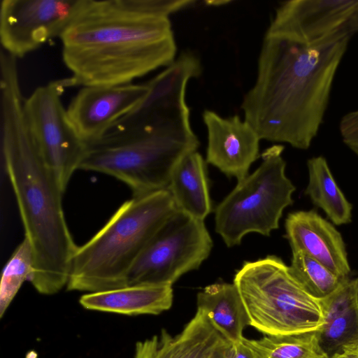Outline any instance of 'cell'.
<instances>
[{"instance_id": "7a4b0ae2", "label": "cell", "mask_w": 358, "mask_h": 358, "mask_svg": "<svg viewBox=\"0 0 358 358\" xmlns=\"http://www.w3.org/2000/svg\"><path fill=\"white\" fill-rule=\"evenodd\" d=\"M20 86L1 87V152L34 255L29 281L43 294L67 285L78 246L68 227L62 207L64 192L43 159L24 113Z\"/></svg>"}, {"instance_id": "ac0fdd59", "label": "cell", "mask_w": 358, "mask_h": 358, "mask_svg": "<svg viewBox=\"0 0 358 358\" xmlns=\"http://www.w3.org/2000/svg\"><path fill=\"white\" fill-rule=\"evenodd\" d=\"M206 171L200 153L192 152L175 168L166 188L178 210L203 221L212 210Z\"/></svg>"}, {"instance_id": "5b68a950", "label": "cell", "mask_w": 358, "mask_h": 358, "mask_svg": "<svg viewBox=\"0 0 358 358\" xmlns=\"http://www.w3.org/2000/svg\"><path fill=\"white\" fill-rule=\"evenodd\" d=\"M199 146L189 119L110 130L86 145L79 169L114 177L139 196L166 189L179 162Z\"/></svg>"}, {"instance_id": "30bf717a", "label": "cell", "mask_w": 358, "mask_h": 358, "mask_svg": "<svg viewBox=\"0 0 358 358\" xmlns=\"http://www.w3.org/2000/svg\"><path fill=\"white\" fill-rule=\"evenodd\" d=\"M85 0H3L0 6L1 48L16 58L60 36Z\"/></svg>"}, {"instance_id": "ba28073f", "label": "cell", "mask_w": 358, "mask_h": 358, "mask_svg": "<svg viewBox=\"0 0 358 358\" xmlns=\"http://www.w3.org/2000/svg\"><path fill=\"white\" fill-rule=\"evenodd\" d=\"M213 241L204 222L176 209L138 255L125 286L171 285L199 268L209 256Z\"/></svg>"}, {"instance_id": "6da1fadb", "label": "cell", "mask_w": 358, "mask_h": 358, "mask_svg": "<svg viewBox=\"0 0 358 358\" xmlns=\"http://www.w3.org/2000/svg\"><path fill=\"white\" fill-rule=\"evenodd\" d=\"M350 34L344 27L312 44L268 28L257 76L245 95V121L260 139L307 150L317 135Z\"/></svg>"}, {"instance_id": "8992f818", "label": "cell", "mask_w": 358, "mask_h": 358, "mask_svg": "<svg viewBox=\"0 0 358 358\" xmlns=\"http://www.w3.org/2000/svg\"><path fill=\"white\" fill-rule=\"evenodd\" d=\"M234 283L250 325L266 335L314 332L324 324L319 299L297 283L289 266L278 257L245 262L236 273Z\"/></svg>"}, {"instance_id": "3957f363", "label": "cell", "mask_w": 358, "mask_h": 358, "mask_svg": "<svg viewBox=\"0 0 358 358\" xmlns=\"http://www.w3.org/2000/svg\"><path fill=\"white\" fill-rule=\"evenodd\" d=\"M59 38L72 73L66 87L129 84L168 66L176 53L169 17L138 13L125 0H85Z\"/></svg>"}, {"instance_id": "484cf974", "label": "cell", "mask_w": 358, "mask_h": 358, "mask_svg": "<svg viewBox=\"0 0 358 358\" xmlns=\"http://www.w3.org/2000/svg\"><path fill=\"white\" fill-rule=\"evenodd\" d=\"M345 27L350 34L358 31V6L346 23Z\"/></svg>"}, {"instance_id": "8fae6325", "label": "cell", "mask_w": 358, "mask_h": 358, "mask_svg": "<svg viewBox=\"0 0 358 358\" xmlns=\"http://www.w3.org/2000/svg\"><path fill=\"white\" fill-rule=\"evenodd\" d=\"M145 84L83 87L66 108L69 120L86 144L101 139L146 96Z\"/></svg>"}, {"instance_id": "4316f807", "label": "cell", "mask_w": 358, "mask_h": 358, "mask_svg": "<svg viewBox=\"0 0 358 358\" xmlns=\"http://www.w3.org/2000/svg\"><path fill=\"white\" fill-rule=\"evenodd\" d=\"M355 304L358 313V278L355 279Z\"/></svg>"}, {"instance_id": "2e32d148", "label": "cell", "mask_w": 358, "mask_h": 358, "mask_svg": "<svg viewBox=\"0 0 358 358\" xmlns=\"http://www.w3.org/2000/svg\"><path fill=\"white\" fill-rule=\"evenodd\" d=\"M88 310L127 315H157L173 302L171 285H131L89 292L79 300Z\"/></svg>"}, {"instance_id": "d6986e66", "label": "cell", "mask_w": 358, "mask_h": 358, "mask_svg": "<svg viewBox=\"0 0 358 358\" xmlns=\"http://www.w3.org/2000/svg\"><path fill=\"white\" fill-rule=\"evenodd\" d=\"M197 309L204 311L215 327L230 343L241 341L250 319L240 292L233 283L206 287L197 296Z\"/></svg>"}, {"instance_id": "7402d4cb", "label": "cell", "mask_w": 358, "mask_h": 358, "mask_svg": "<svg viewBox=\"0 0 358 358\" xmlns=\"http://www.w3.org/2000/svg\"><path fill=\"white\" fill-rule=\"evenodd\" d=\"M289 269L297 283L317 299L330 294L345 280L316 259L300 251L292 252Z\"/></svg>"}, {"instance_id": "ffe728a7", "label": "cell", "mask_w": 358, "mask_h": 358, "mask_svg": "<svg viewBox=\"0 0 358 358\" xmlns=\"http://www.w3.org/2000/svg\"><path fill=\"white\" fill-rule=\"evenodd\" d=\"M308 183L305 194L335 225L352 221V206L337 185L326 159L314 157L307 162Z\"/></svg>"}, {"instance_id": "9a60e30c", "label": "cell", "mask_w": 358, "mask_h": 358, "mask_svg": "<svg viewBox=\"0 0 358 358\" xmlns=\"http://www.w3.org/2000/svg\"><path fill=\"white\" fill-rule=\"evenodd\" d=\"M231 343L206 313L197 309L194 317L176 336L163 329L159 336L136 343L134 358H219Z\"/></svg>"}, {"instance_id": "5bb4252c", "label": "cell", "mask_w": 358, "mask_h": 358, "mask_svg": "<svg viewBox=\"0 0 358 358\" xmlns=\"http://www.w3.org/2000/svg\"><path fill=\"white\" fill-rule=\"evenodd\" d=\"M285 227L292 252H302L340 278H348L351 270L345 242L331 222L315 210H299L287 215Z\"/></svg>"}, {"instance_id": "f546056e", "label": "cell", "mask_w": 358, "mask_h": 358, "mask_svg": "<svg viewBox=\"0 0 358 358\" xmlns=\"http://www.w3.org/2000/svg\"><path fill=\"white\" fill-rule=\"evenodd\" d=\"M324 358H329V357H324Z\"/></svg>"}, {"instance_id": "277c9868", "label": "cell", "mask_w": 358, "mask_h": 358, "mask_svg": "<svg viewBox=\"0 0 358 358\" xmlns=\"http://www.w3.org/2000/svg\"><path fill=\"white\" fill-rule=\"evenodd\" d=\"M176 209L167 189L123 203L94 236L78 246L67 289L95 292L124 287L131 266Z\"/></svg>"}, {"instance_id": "83f0119b", "label": "cell", "mask_w": 358, "mask_h": 358, "mask_svg": "<svg viewBox=\"0 0 358 358\" xmlns=\"http://www.w3.org/2000/svg\"><path fill=\"white\" fill-rule=\"evenodd\" d=\"M352 344H357L358 345V336L357 338H356V340L354 341V343ZM352 345V344H350Z\"/></svg>"}, {"instance_id": "9c48e42d", "label": "cell", "mask_w": 358, "mask_h": 358, "mask_svg": "<svg viewBox=\"0 0 358 358\" xmlns=\"http://www.w3.org/2000/svg\"><path fill=\"white\" fill-rule=\"evenodd\" d=\"M64 80L37 87L24 100V113L30 131L47 164L65 191L79 169L86 144L71 124L61 101Z\"/></svg>"}, {"instance_id": "d4e9b609", "label": "cell", "mask_w": 358, "mask_h": 358, "mask_svg": "<svg viewBox=\"0 0 358 358\" xmlns=\"http://www.w3.org/2000/svg\"><path fill=\"white\" fill-rule=\"evenodd\" d=\"M330 358H358V345H345L339 352L334 353Z\"/></svg>"}, {"instance_id": "44dd1931", "label": "cell", "mask_w": 358, "mask_h": 358, "mask_svg": "<svg viewBox=\"0 0 358 358\" xmlns=\"http://www.w3.org/2000/svg\"><path fill=\"white\" fill-rule=\"evenodd\" d=\"M243 341L252 350L255 358L329 357L320 344L317 331L267 335L258 340L243 338Z\"/></svg>"}, {"instance_id": "cb8c5ba5", "label": "cell", "mask_w": 358, "mask_h": 358, "mask_svg": "<svg viewBox=\"0 0 358 358\" xmlns=\"http://www.w3.org/2000/svg\"><path fill=\"white\" fill-rule=\"evenodd\" d=\"M219 358H255V357L252 350L242 340L231 343L222 351Z\"/></svg>"}, {"instance_id": "e0dca14e", "label": "cell", "mask_w": 358, "mask_h": 358, "mask_svg": "<svg viewBox=\"0 0 358 358\" xmlns=\"http://www.w3.org/2000/svg\"><path fill=\"white\" fill-rule=\"evenodd\" d=\"M354 280L348 278L330 294L319 299L324 325L317 331L320 344L330 358L358 336V313L355 304Z\"/></svg>"}, {"instance_id": "7c38bea8", "label": "cell", "mask_w": 358, "mask_h": 358, "mask_svg": "<svg viewBox=\"0 0 358 358\" xmlns=\"http://www.w3.org/2000/svg\"><path fill=\"white\" fill-rule=\"evenodd\" d=\"M358 0H293L276 9L268 29L303 43L312 44L343 28Z\"/></svg>"}, {"instance_id": "603a6c76", "label": "cell", "mask_w": 358, "mask_h": 358, "mask_svg": "<svg viewBox=\"0 0 358 358\" xmlns=\"http://www.w3.org/2000/svg\"><path fill=\"white\" fill-rule=\"evenodd\" d=\"M34 255L29 241L24 237L15 248L2 271L0 283V316L3 317L25 280L34 270Z\"/></svg>"}, {"instance_id": "52a82bcc", "label": "cell", "mask_w": 358, "mask_h": 358, "mask_svg": "<svg viewBox=\"0 0 358 358\" xmlns=\"http://www.w3.org/2000/svg\"><path fill=\"white\" fill-rule=\"evenodd\" d=\"M283 150L282 145L265 150L260 166L238 181L216 207L215 231L227 246L239 245L249 233L270 236L283 210L293 203L296 187L285 175Z\"/></svg>"}, {"instance_id": "f1b7e54d", "label": "cell", "mask_w": 358, "mask_h": 358, "mask_svg": "<svg viewBox=\"0 0 358 358\" xmlns=\"http://www.w3.org/2000/svg\"><path fill=\"white\" fill-rule=\"evenodd\" d=\"M357 155V157H358V153L355 154Z\"/></svg>"}, {"instance_id": "4fadbf2b", "label": "cell", "mask_w": 358, "mask_h": 358, "mask_svg": "<svg viewBox=\"0 0 358 358\" xmlns=\"http://www.w3.org/2000/svg\"><path fill=\"white\" fill-rule=\"evenodd\" d=\"M203 119L208 131L206 162L238 181L245 178L259 157L257 133L237 115L223 117L206 110Z\"/></svg>"}]
</instances>
